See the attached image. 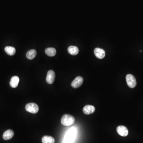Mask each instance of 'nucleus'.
<instances>
[{"label": "nucleus", "mask_w": 143, "mask_h": 143, "mask_svg": "<svg viewBox=\"0 0 143 143\" xmlns=\"http://www.w3.org/2000/svg\"><path fill=\"white\" fill-rule=\"evenodd\" d=\"M117 133L120 136L125 137L127 136L128 134V131L127 128L123 126H120L117 127L116 128Z\"/></svg>", "instance_id": "obj_7"}, {"label": "nucleus", "mask_w": 143, "mask_h": 143, "mask_svg": "<svg viewBox=\"0 0 143 143\" xmlns=\"http://www.w3.org/2000/svg\"><path fill=\"white\" fill-rule=\"evenodd\" d=\"M95 111V108L91 105H87L83 107V111L86 114H90L94 113Z\"/></svg>", "instance_id": "obj_9"}, {"label": "nucleus", "mask_w": 143, "mask_h": 143, "mask_svg": "<svg viewBox=\"0 0 143 143\" xmlns=\"http://www.w3.org/2000/svg\"><path fill=\"white\" fill-rule=\"evenodd\" d=\"M37 55V52L34 49L29 50L26 53V57L29 60L34 59Z\"/></svg>", "instance_id": "obj_13"}, {"label": "nucleus", "mask_w": 143, "mask_h": 143, "mask_svg": "<svg viewBox=\"0 0 143 143\" xmlns=\"http://www.w3.org/2000/svg\"><path fill=\"white\" fill-rule=\"evenodd\" d=\"M42 142L43 143H54L55 140L52 136H45L42 138Z\"/></svg>", "instance_id": "obj_14"}, {"label": "nucleus", "mask_w": 143, "mask_h": 143, "mask_svg": "<svg viewBox=\"0 0 143 143\" xmlns=\"http://www.w3.org/2000/svg\"><path fill=\"white\" fill-rule=\"evenodd\" d=\"M20 79L17 76H14L11 79L10 84L12 88H16L17 87L19 83Z\"/></svg>", "instance_id": "obj_10"}, {"label": "nucleus", "mask_w": 143, "mask_h": 143, "mask_svg": "<svg viewBox=\"0 0 143 143\" xmlns=\"http://www.w3.org/2000/svg\"><path fill=\"white\" fill-rule=\"evenodd\" d=\"M4 50L6 53L9 55H14L16 53V49L13 47L7 46L4 49Z\"/></svg>", "instance_id": "obj_15"}, {"label": "nucleus", "mask_w": 143, "mask_h": 143, "mask_svg": "<svg viewBox=\"0 0 143 143\" xmlns=\"http://www.w3.org/2000/svg\"><path fill=\"white\" fill-rule=\"evenodd\" d=\"M76 130L75 128H72L66 133L64 139V143H72L76 136Z\"/></svg>", "instance_id": "obj_1"}, {"label": "nucleus", "mask_w": 143, "mask_h": 143, "mask_svg": "<svg viewBox=\"0 0 143 143\" xmlns=\"http://www.w3.org/2000/svg\"><path fill=\"white\" fill-rule=\"evenodd\" d=\"M83 78L79 76L75 78L71 83V86L74 88H77L80 87L83 82Z\"/></svg>", "instance_id": "obj_5"}, {"label": "nucleus", "mask_w": 143, "mask_h": 143, "mask_svg": "<svg viewBox=\"0 0 143 143\" xmlns=\"http://www.w3.org/2000/svg\"><path fill=\"white\" fill-rule=\"evenodd\" d=\"M14 135V132L12 130H8L3 134V138L5 140H10L12 138Z\"/></svg>", "instance_id": "obj_11"}, {"label": "nucleus", "mask_w": 143, "mask_h": 143, "mask_svg": "<svg viewBox=\"0 0 143 143\" xmlns=\"http://www.w3.org/2000/svg\"><path fill=\"white\" fill-rule=\"evenodd\" d=\"M55 74L53 70H50L48 71L46 77V81L49 84H52L55 81Z\"/></svg>", "instance_id": "obj_6"}, {"label": "nucleus", "mask_w": 143, "mask_h": 143, "mask_svg": "<svg viewBox=\"0 0 143 143\" xmlns=\"http://www.w3.org/2000/svg\"><path fill=\"white\" fill-rule=\"evenodd\" d=\"M25 109L28 112L33 114L37 113L38 112L39 108L38 106L35 103H29L26 105Z\"/></svg>", "instance_id": "obj_4"}, {"label": "nucleus", "mask_w": 143, "mask_h": 143, "mask_svg": "<svg viewBox=\"0 0 143 143\" xmlns=\"http://www.w3.org/2000/svg\"><path fill=\"white\" fill-rule=\"evenodd\" d=\"M94 52L96 56L99 59L104 58L105 56V51L102 49L96 48L94 49Z\"/></svg>", "instance_id": "obj_8"}, {"label": "nucleus", "mask_w": 143, "mask_h": 143, "mask_svg": "<svg viewBox=\"0 0 143 143\" xmlns=\"http://www.w3.org/2000/svg\"><path fill=\"white\" fill-rule=\"evenodd\" d=\"M45 52L48 56H54L56 54V50L54 48H48L45 49Z\"/></svg>", "instance_id": "obj_16"}, {"label": "nucleus", "mask_w": 143, "mask_h": 143, "mask_svg": "<svg viewBox=\"0 0 143 143\" xmlns=\"http://www.w3.org/2000/svg\"><path fill=\"white\" fill-rule=\"evenodd\" d=\"M68 51L70 55H76L78 53L79 49L76 46H70L68 48Z\"/></svg>", "instance_id": "obj_12"}, {"label": "nucleus", "mask_w": 143, "mask_h": 143, "mask_svg": "<svg viewBox=\"0 0 143 143\" xmlns=\"http://www.w3.org/2000/svg\"><path fill=\"white\" fill-rule=\"evenodd\" d=\"M127 83L130 88H133L136 86V81L134 76L131 74H128L126 76Z\"/></svg>", "instance_id": "obj_3"}, {"label": "nucleus", "mask_w": 143, "mask_h": 143, "mask_svg": "<svg viewBox=\"0 0 143 143\" xmlns=\"http://www.w3.org/2000/svg\"><path fill=\"white\" fill-rule=\"evenodd\" d=\"M75 119L70 114H65L62 116L61 120L62 124L64 126H68L75 123Z\"/></svg>", "instance_id": "obj_2"}]
</instances>
